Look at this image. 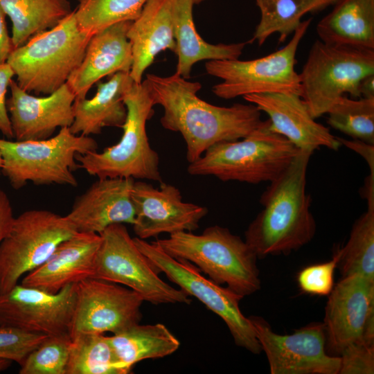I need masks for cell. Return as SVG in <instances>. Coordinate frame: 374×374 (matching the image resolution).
<instances>
[{
    "label": "cell",
    "instance_id": "1",
    "mask_svg": "<svg viewBox=\"0 0 374 374\" xmlns=\"http://www.w3.org/2000/svg\"><path fill=\"white\" fill-rule=\"evenodd\" d=\"M145 80L154 105L163 109L160 120L163 127L182 135L189 163L217 143L244 138L262 122L255 105L220 107L208 103L197 96L202 88L199 82L176 73L166 77L150 73Z\"/></svg>",
    "mask_w": 374,
    "mask_h": 374
},
{
    "label": "cell",
    "instance_id": "2",
    "mask_svg": "<svg viewBox=\"0 0 374 374\" xmlns=\"http://www.w3.org/2000/svg\"><path fill=\"white\" fill-rule=\"evenodd\" d=\"M313 152L300 150L287 168L260 196L262 210L249 224L245 242L258 258L289 254L309 243L317 225L306 192V174Z\"/></svg>",
    "mask_w": 374,
    "mask_h": 374
},
{
    "label": "cell",
    "instance_id": "3",
    "mask_svg": "<svg viewBox=\"0 0 374 374\" xmlns=\"http://www.w3.org/2000/svg\"><path fill=\"white\" fill-rule=\"evenodd\" d=\"M154 242L168 255L193 263L211 280L243 297L260 289L256 253L226 227L208 226L198 235L177 232Z\"/></svg>",
    "mask_w": 374,
    "mask_h": 374
},
{
    "label": "cell",
    "instance_id": "4",
    "mask_svg": "<svg viewBox=\"0 0 374 374\" xmlns=\"http://www.w3.org/2000/svg\"><path fill=\"white\" fill-rule=\"evenodd\" d=\"M300 150L272 131L268 119L242 140L212 145L190 163L187 170L193 176L212 175L223 181L271 182L287 168Z\"/></svg>",
    "mask_w": 374,
    "mask_h": 374
},
{
    "label": "cell",
    "instance_id": "5",
    "mask_svg": "<svg viewBox=\"0 0 374 374\" xmlns=\"http://www.w3.org/2000/svg\"><path fill=\"white\" fill-rule=\"evenodd\" d=\"M91 37L80 28L73 10L54 27L14 48L6 62L21 89L48 95L65 84L81 63Z\"/></svg>",
    "mask_w": 374,
    "mask_h": 374
},
{
    "label": "cell",
    "instance_id": "6",
    "mask_svg": "<svg viewBox=\"0 0 374 374\" xmlns=\"http://www.w3.org/2000/svg\"><path fill=\"white\" fill-rule=\"evenodd\" d=\"M123 102L127 116L120 141L100 152L77 154L78 168L98 178L132 177L161 183L159 157L150 146L146 132L154 104L145 80L134 82L126 91Z\"/></svg>",
    "mask_w": 374,
    "mask_h": 374
},
{
    "label": "cell",
    "instance_id": "7",
    "mask_svg": "<svg viewBox=\"0 0 374 374\" xmlns=\"http://www.w3.org/2000/svg\"><path fill=\"white\" fill-rule=\"evenodd\" d=\"M98 143L89 136L74 134L69 127L42 140L10 141L0 139L1 174L12 187L20 189L28 181L35 185L78 186L73 174L78 168L77 154L97 151Z\"/></svg>",
    "mask_w": 374,
    "mask_h": 374
},
{
    "label": "cell",
    "instance_id": "8",
    "mask_svg": "<svg viewBox=\"0 0 374 374\" xmlns=\"http://www.w3.org/2000/svg\"><path fill=\"white\" fill-rule=\"evenodd\" d=\"M374 74V50L314 42L299 73L301 97L316 119L346 93L361 98L363 78Z\"/></svg>",
    "mask_w": 374,
    "mask_h": 374
},
{
    "label": "cell",
    "instance_id": "9",
    "mask_svg": "<svg viewBox=\"0 0 374 374\" xmlns=\"http://www.w3.org/2000/svg\"><path fill=\"white\" fill-rule=\"evenodd\" d=\"M311 21L312 19L302 21L284 47L266 56L250 60L207 62V73L222 80L213 87V93L227 100L263 93H292L301 96L300 77L295 70L296 55Z\"/></svg>",
    "mask_w": 374,
    "mask_h": 374
},
{
    "label": "cell",
    "instance_id": "10",
    "mask_svg": "<svg viewBox=\"0 0 374 374\" xmlns=\"http://www.w3.org/2000/svg\"><path fill=\"white\" fill-rule=\"evenodd\" d=\"M100 235L93 278L123 285L154 305L191 303L188 294L159 277V271L136 245L124 224L110 225Z\"/></svg>",
    "mask_w": 374,
    "mask_h": 374
},
{
    "label": "cell",
    "instance_id": "11",
    "mask_svg": "<svg viewBox=\"0 0 374 374\" xmlns=\"http://www.w3.org/2000/svg\"><path fill=\"white\" fill-rule=\"evenodd\" d=\"M77 232L66 215L48 210H28L15 217L0 244V294L42 265L62 241Z\"/></svg>",
    "mask_w": 374,
    "mask_h": 374
},
{
    "label": "cell",
    "instance_id": "12",
    "mask_svg": "<svg viewBox=\"0 0 374 374\" xmlns=\"http://www.w3.org/2000/svg\"><path fill=\"white\" fill-rule=\"evenodd\" d=\"M140 251L160 272L189 296L201 301L226 323L235 344L258 355L262 351L254 328L241 312L239 302L244 297L204 277L193 263L166 253L154 241L134 238Z\"/></svg>",
    "mask_w": 374,
    "mask_h": 374
},
{
    "label": "cell",
    "instance_id": "13",
    "mask_svg": "<svg viewBox=\"0 0 374 374\" xmlns=\"http://www.w3.org/2000/svg\"><path fill=\"white\" fill-rule=\"evenodd\" d=\"M323 324L330 355L340 356L353 344L374 346V280L343 277L328 295Z\"/></svg>",
    "mask_w": 374,
    "mask_h": 374
},
{
    "label": "cell",
    "instance_id": "14",
    "mask_svg": "<svg viewBox=\"0 0 374 374\" xmlns=\"http://www.w3.org/2000/svg\"><path fill=\"white\" fill-rule=\"evenodd\" d=\"M143 298L120 284L89 278L76 283V302L69 335L119 333L139 323Z\"/></svg>",
    "mask_w": 374,
    "mask_h": 374
},
{
    "label": "cell",
    "instance_id": "15",
    "mask_svg": "<svg viewBox=\"0 0 374 374\" xmlns=\"http://www.w3.org/2000/svg\"><path fill=\"white\" fill-rule=\"evenodd\" d=\"M249 319L271 374H339L340 357L327 353L323 323H313L282 335L274 332L263 318Z\"/></svg>",
    "mask_w": 374,
    "mask_h": 374
},
{
    "label": "cell",
    "instance_id": "16",
    "mask_svg": "<svg viewBox=\"0 0 374 374\" xmlns=\"http://www.w3.org/2000/svg\"><path fill=\"white\" fill-rule=\"evenodd\" d=\"M76 302V283L57 293L17 284L0 294V326L46 336L69 334Z\"/></svg>",
    "mask_w": 374,
    "mask_h": 374
},
{
    "label": "cell",
    "instance_id": "17",
    "mask_svg": "<svg viewBox=\"0 0 374 374\" xmlns=\"http://www.w3.org/2000/svg\"><path fill=\"white\" fill-rule=\"evenodd\" d=\"M132 199L135 211L133 229L143 240L161 233L193 232L208 212L206 207L184 202L176 186L162 181L155 188L145 181H134Z\"/></svg>",
    "mask_w": 374,
    "mask_h": 374
},
{
    "label": "cell",
    "instance_id": "18",
    "mask_svg": "<svg viewBox=\"0 0 374 374\" xmlns=\"http://www.w3.org/2000/svg\"><path fill=\"white\" fill-rule=\"evenodd\" d=\"M9 87L11 96L6 105L15 141L48 139L57 128L72 125L75 96L66 82L43 97L30 94L13 80Z\"/></svg>",
    "mask_w": 374,
    "mask_h": 374
},
{
    "label": "cell",
    "instance_id": "19",
    "mask_svg": "<svg viewBox=\"0 0 374 374\" xmlns=\"http://www.w3.org/2000/svg\"><path fill=\"white\" fill-rule=\"evenodd\" d=\"M243 98L269 116L270 128L301 150L321 147L338 150L341 143L328 127L316 122L302 97L292 93H263Z\"/></svg>",
    "mask_w": 374,
    "mask_h": 374
},
{
    "label": "cell",
    "instance_id": "20",
    "mask_svg": "<svg viewBox=\"0 0 374 374\" xmlns=\"http://www.w3.org/2000/svg\"><path fill=\"white\" fill-rule=\"evenodd\" d=\"M134 181L132 177L98 178L76 197L66 217L78 232L100 234L114 224H133Z\"/></svg>",
    "mask_w": 374,
    "mask_h": 374
},
{
    "label": "cell",
    "instance_id": "21",
    "mask_svg": "<svg viewBox=\"0 0 374 374\" xmlns=\"http://www.w3.org/2000/svg\"><path fill=\"white\" fill-rule=\"evenodd\" d=\"M100 234L77 232L62 241L42 265L26 274L21 284L49 293L93 278Z\"/></svg>",
    "mask_w": 374,
    "mask_h": 374
},
{
    "label": "cell",
    "instance_id": "22",
    "mask_svg": "<svg viewBox=\"0 0 374 374\" xmlns=\"http://www.w3.org/2000/svg\"><path fill=\"white\" fill-rule=\"evenodd\" d=\"M132 22L117 23L91 37L81 63L66 81L75 99L86 98L91 87L107 75L130 73L133 59L127 33Z\"/></svg>",
    "mask_w": 374,
    "mask_h": 374
},
{
    "label": "cell",
    "instance_id": "23",
    "mask_svg": "<svg viewBox=\"0 0 374 374\" xmlns=\"http://www.w3.org/2000/svg\"><path fill=\"white\" fill-rule=\"evenodd\" d=\"M127 37L133 59L130 75L135 83H141L145 71L160 52L175 51L170 0H147Z\"/></svg>",
    "mask_w": 374,
    "mask_h": 374
},
{
    "label": "cell",
    "instance_id": "24",
    "mask_svg": "<svg viewBox=\"0 0 374 374\" xmlns=\"http://www.w3.org/2000/svg\"><path fill=\"white\" fill-rule=\"evenodd\" d=\"M134 82L130 73L123 71L111 75L105 82H98L93 98L75 100L70 131L89 136L100 134L105 127H121L127 116L123 97Z\"/></svg>",
    "mask_w": 374,
    "mask_h": 374
},
{
    "label": "cell",
    "instance_id": "25",
    "mask_svg": "<svg viewBox=\"0 0 374 374\" xmlns=\"http://www.w3.org/2000/svg\"><path fill=\"white\" fill-rule=\"evenodd\" d=\"M175 51L176 73L188 79L193 66L202 60H235L242 55L247 42L212 44L202 38L193 19V0H170Z\"/></svg>",
    "mask_w": 374,
    "mask_h": 374
},
{
    "label": "cell",
    "instance_id": "26",
    "mask_svg": "<svg viewBox=\"0 0 374 374\" xmlns=\"http://www.w3.org/2000/svg\"><path fill=\"white\" fill-rule=\"evenodd\" d=\"M317 24L321 41L374 50V0H338Z\"/></svg>",
    "mask_w": 374,
    "mask_h": 374
},
{
    "label": "cell",
    "instance_id": "27",
    "mask_svg": "<svg viewBox=\"0 0 374 374\" xmlns=\"http://www.w3.org/2000/svg\"><path fill=\"white\" fill-rule=\"evenodd\" d=\"M108 339L121 374L130 373L141 361L170 355L180 346L177 338L162 323H137Z\"/></svg>",
    "mask_w": 374,
    "mask_h": 374
},
{
    "label": "cell",
    "instance_id": "28",
    "mask_svg": "<svg viewBox=\"0 0 374 374\" xmlns=\"http://www.w3.org/2000/svg\"><path fill=\"white\" fill-rule=\"evenodd\" d=\"M0 5L12 22L14 48L54 27L73 11L68 0H0Z\"/></svg>",
    "mask_w": 374,
    "mask_h": 374
},
{
    "label": "cell",
    "instance_id": "29",
    "mask_svg": "<svg viewBox=\"0 0 374 374\" xmlns=\"http://www.w3.org/2000/svg\"><path fill=\"white\" fill-rule=\"evenodd\" d=\"M338 0H256L260 12V19L252 38L262 45L271 35L279 34V43L299 27L302 17L309 12H317L334 5Z\"/></svg>",
    "mask_w": 374,
    "mask_h": 374
},
{
    "label": "cell",
    "instance_id": "30",
    "mask_svg": "<svg viewBox=\"0 0 374 374\" xmlns=\"http://www.w3.org/2000/svg\"><path fill=\"white\" fill-rule=\"evenodd\" d=\"M355 222L346 244L337 250V265L343 277L359 274L374 280V199Z\"/></svg>",
    "mask_w": 374,
    "mask_h": 374
},
{
    "label": "cell",
    "instance_id": "31",
    "mask_svg": "<svg viewBox=\"0 0 374 374\" xmlns=\"http://www.w3.org/2000/svg\"><path fill=\"white\" fill-rule=\"evenodd\" d=\"M71 339L66 374H121L107 336L82 333Z\"/></svg>",
    "mask_w": 374,
    "mask_h": 374
},
{
    "label": "cell",
    "instance_id": "32",
    "mask_svg": "<svg viewBox=\"0 0 374 374\" xmlns=\"http://www.w3.org/2000/svg\"><path fill=\"white\" fill-rule=\"evenodd\" d=\"M147 0H79L74 10L80 28L93 36L119 22L133 21Z\"/></svg>",
    "mask_w": 374,
    "mask_h": 374
},
{
    "label": "cell",
    "instance_id": "33",
    "mask_svg": "<svg viewBox=\"0 0 374 374\" xmlns=\"http://www.w3.org/2000/svg\"><path fill=\"white\" fill-rule=\"evenodd\" d=\"M327 114V122L334 129L374 145V98L353 99L344 95Z\"/></svg>",
    "mask_w": 374,
    "mask_h": 374
},
{
    "label": "cell",
    "instance_id": "34",
    "mask_svg": "<svg viewBox=\"0 0 374 374\" xmlns=\"http://www.w3.org/2000/svg\"><path fill=\"white\" fill-rule=\"evenodd\" d=\"M71 339L69 334L48 336L20 366L19 374H66Z\"/></svg>",
    "mask_w": 374,
    "mask_h": 374
},
{
    "label": "cell",
    "instance_id": "35",
    "mask_svg": "<svg viewBox=\"0 0 374 374\" xmlns=\"http://www.w3.org/2000/svg\"><path fill=\"white\" fill-rule=\"evenodd\" d=\"M48 336L0 326V359L22 364L28 355Z\"/></svg>",
    "mask_w": 374,
    "mask_h": 374
},
{
    "label": "cell",
    "instance_id": "36",
    "mask_svg": "<svg viewBox=\"0 0 374 374\" xmlns=\"http://www.w3.org/2000/svg\"><path fill=\"white\" fill-rule=\"evenodd\" d=\"M339 260L337 251L330 261L309 265L301 270L297 276L300 290L311 295L328 296L335 286L334 276Z\"/></svg>",
    "mask_w": 374,
    "mask_h": 374
},
{
    "label": "cell",
    "instance_id": "37",
    "mask_svg": "<svg viewBox=\"0 0 374 374\" xmlns=\"http://www.w3.org/2000/svg\"><path fill=\"white\" fill-rule=\"evenodd\" d=\"M339 374H373L374 373V346L353 344L340 355Z\"/></svg>",
    "mask_w": 374,
    "mask_h": 374
},
{
    "label": "cell",
    "instance_id": "38",
    "mask_svg": "<svg viewBox=\"0 0 374 374\" xmlns=\"http://www.w3.org/2000/svg\"><path fill=\"white\" fill-rule=\"evenodd\" d=\"M14 75L12 69L7 62L0 64V131L8 139L13 138V133L7 109L6 96Z\"/></svg>",
    "mask_w": 374,
    "mask_h": 374
},
{
    "label": "cell",
    "instance_id": "39",
    "mask_svg": "<svg viewBox=\"0 0 374 374\" xmlns=\"http://www.w3.org/2000/svg\"><path fill=\"white\" fill-rule=\"evenodd\" d=\"M14 219L10 200L0 186V244L10 232Z\"/></svg>",
    "mask_w": 374,
    "mask_h": 374
},
{
    "label": "cell",
    "instance_id": "40",
    "mask_svg": "<svg viewBox=\"0 0 374 374\" xmlns=\"http://www.w3.org/2000/svg\"><path fill=\"white\" fill-rule=\"evenodd\" d=\"M341 145H344L354 152L361 155L366 161L369 170L370 175H374V145L366 143L364 141L352 139L348 140L346 139L337 137Z\"/></svg>",
    "mask_w": 374,
    "mask_h": 374
},
{
    "label": "cell",
    "instance_id": "41",
    "mask_svg": "<svg viewBox=\"0 0 374 374\" xmlns=\"http://www.w3.org/2000/svg\"><path fill=\"white\" fill-rule=\"evenodd\" d=\"M6 17V15L0 5V64L6 62L14 49L12 38L7 30Z\"/></svg>",
    "mask_w": 374,
    "mask_h": 374
},
{
    "label": "cell",
    "instance_id": "42",
    "mask_svg": "<svg viewBox=\"0 0 374 374\" xmlns=\"http://www.w3.org/2000/svg\"><path fill=\"white\" fill-rule=\"evenodd\" d=\"M361 98H374V74L363 78L359 84Z\"/></svg>",
    "mask_w": 374,
    "mask_h": 374
},
{
    "label": "cell",
    "instance_id": "43",
    "mask_svg": "<svg viewBox=\"0 0 374 374\" xmlns=\"http://www.w3.org/2000/svg\"><path fill=\"white\" fill-rule=\"evenodd\" d=\"M12 362L8 359H0V372L8 369L11 366Z\"/></svg>",
    "mask_w": 374,
    "mask_h": 374
},
{
    "label": "cell",
    "instance_id": "44",
    "mask_svg": "<svg viewBox=\"0 0 374 374\" xmlns=\"http://www.w3.org/2000/svg\"><path fill=\"white\" fill-rule=\"evenodd\" d=\"M2 165H3V159H2L1 152L0 150V175L1 174Z\"/></svg>",
    "mask_w": 374,
    "mask_h": 374
},
{
    "label": "cell",
    "instance_id": "45",
    "mask_svg": "<svg viewBox=\"0 0 374 374\" xmlns=\"http://www.w3.org/2000/svg\"><path fill=\"white\" fill-rule=\"evenodd\" d=\"M205 0H193V2H194V4H198V3H200L201 2L204 1Z\"/></svg>",
    "mask_w": 374,
    "mask_h": 374
}]
</instances>
